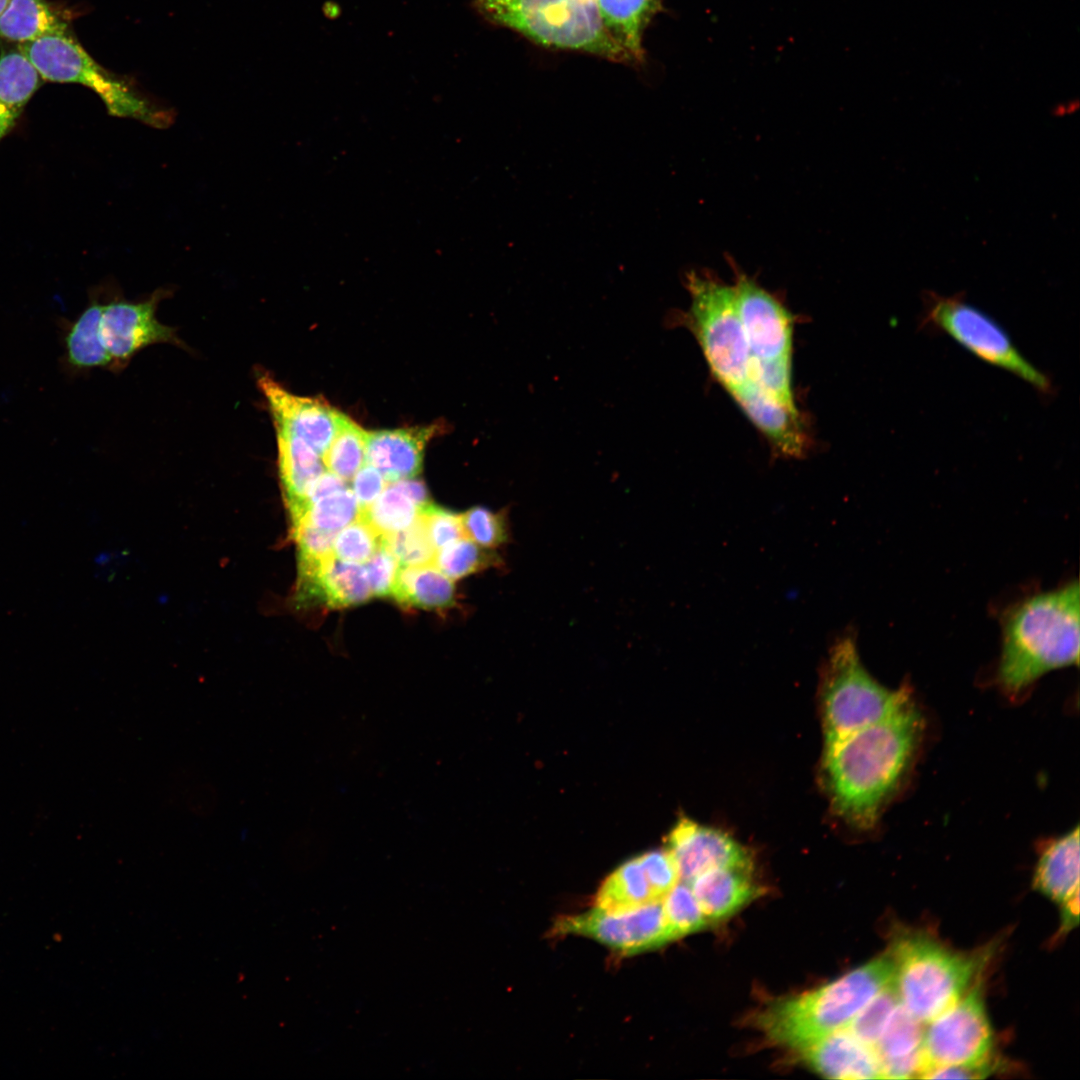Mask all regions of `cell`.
I'll return each mask as SVG.
<instances>
[{
	"mask_svg": "<svg viewBox=\"0 0 1080 1080\" xmlns=\"http://www.w3.org/2000/svg\"><path fill=\"white\" fill-rule=\"evenodd\" d=\"M291 532L297 546V565L320 563L333 556L336 532L309 524L291 527Z\"/></svg>",
	"mask_w": 1080,
	"mask_h": 1080,
	"instance_id": "cell-40",
	"label": "cell"
},
{
	"mask_svg": "<svg viewBox=\"0 0 1080 1080\" xmlns=\"http://www.w3.org/2000/svg\"><path fill=\"white\" fill-rule=\"evenodd\" d=\"M638 859L655 899L662 901L680 880L671 853L667 849L652 850L639 856Z\"/></svg>",
	"mask_w": 1080,
	"mask_h": 1080,
	"instance_id": "cell-39",
	"label": "cell"
},
{
	"mask_svg": "<svg viewBox=\"0 0 1080 1080\" xmlns=\"http://www.w3.org/2000/svg\"><path fill=\"white\" fill-rule=\"evenodd\" d=\"M380 536L362 517L336 533L333 556L344 561L366 563L381 545Z\"/></svg>",
	"mask_w": 1080,
	"mask_h": 1080,
	"instance_id": "cell-37",
	"label": "cell"
},
{
	"mask_svg": "<svg viewBox=\"0 0 1080 1080\" xmlns=\"http://www.w3.org/2000/svg\"><path fill=\"white\" fill-rule=\"evenodd\" d=\"M103 304L92 302L65 330L64 359L73 370L107 367L112 370V359L100 336V318Z\"/></svg>",
	"mask_w": 1080,
	"mask_h": 1080,
	"instance_id": "cell-27",
	"label": "cell"
},
{
	"mask_svg": "<svg viewBox=\"0 0 1080 1080\" xmlns=\"http://www.w3.org/2000/svg\"><path fill=\"white\" fill-rule=\"evenodd\" d=\"M70 31L68 17L46 0H8L0 14V38L17 44Z\"/></svg>",
	"mask_w": 1080,
	"mask_h": 1080,
	"instance_id": "cell-24",
	"label": "cell"
},
{
	"mask_svg": "<svg viewBox=\"0 0 1080 1080\" xmlns=\"http://www.w3.org/2000/svg\"><path fill=\"white\" fill-rule=\"evenodd\" d=\"M367 432L342 413L337 432L322 456L326 470L350 481L365 464Z\"/></svg>",
	"mask_w": 1080,
	"mask_h": 1080,
	"instance_id": "cell-30",
	"label": "cell"
},
{
	"mask_svg": "<svg viewBox=\"0 0 1080 1080\" xmlns=\"http://www.w3.org/2000/svg\"><path fill=\"white\" fill-rule=\"evenodd\" d=\"M400 564L383 544L366 562V573L372 596L391 597Z\"/></svg>",
	"mask_w": 1080,
	"mask_h": 1080,
	"instance_id": "cell-42",
	"label": "cell"
},
{
	"mask_svg": "<svg viewBox=\"0 0 1080 1080\" xmlns=\"http://www.w3.org/2000/svg\"><path fill=\"white\" fill-rule=\"evenodd\" d=\"M662 906L674 940L704 929L709 924L686 882H678L664 896Z\"/></svg>",
	"mask_w": 1080,
	"mask_h": 1080,
	"instance_id": "cell-34",
	"label": "cell"
},
{
	"mask_svg": "<svg viewBox=\"0 0 1080 1080\" xmlns=\"http://www.w3.org/2000/svg\"><path fill=\"white\" fill-rule=\"evenodd\" d=\"M923 730L911 699L886 718L824 750L822 776L833 813L873 828L907 771Z\"/></svg>",
	"mask_w": 1080,
	"mask_h": 1080,
	"instance_id": "cell-1",
	"label": "cell"
},
{
	"mask_svg": "<svg viewBox=\"0 0 1080 1080\" xmlns=\"http://www.w3.org/2000/svg\"><path fill=\"white\" fill-rule=\"evenodd\" d=\"M420 508L404 490L400 481L387 483L382 493L361 515L380 536H387L412 524Z\"/></svg>",
	"mask_w": 1080,
	"mask_h": 1080,
	"instance_id": "cell-29",
	"label": "cell"
},
{
	"mask_svg": "<svg viewBox=\"0 0 1080 1080\" xmlns=\"http://www.w3.org/2000/svg\"><path fill=\"white\" fill-rule=\"evenodd\" d=\"M732 397L779 453L803 455L807 437L797 408L781 403L751 379Z\"/></svg>",
	"mask_w": 1080,
	"mask_h": 1080,
	"instance_id": "cell-17",
	"label": "cell"
},
{
	"mask_svg": "<svg viewBox=\"0 0 1080 1080\" xmlns=\"http://www.w3.org/2000/svg\"><path fill=\"white\" fill-rule=\"evenodd\" d=\"M1033 888L1061 904L1079 893V827L1052 841L1041 853Z\"/></svg>",
	"mask_w": 1080,
	"mask_h": 1080,
	"instance_id": "cell-21",
	"label": "cell"
},
{
	"mask_svg": "<svg viewBox=\"0 0 1080 1080\" xmlns=\"http://www.w3.org/2000/svg\"><path fill=\"white\" fill-rule=\"evenodd\" d=\"M921 1023L899 1003L873 1046L879 1062L904 1058L920 1052L924 1035Z\"/></svg>",
	"mask_w": 1080,
	"mask_h": 1080,
	"instance_id": "cell-31",
	"label": "cell"
},
{
	"mask_svg": "<svg viewBox=\"0 0 1080 1080\" xmlns=\"http://www.w3.org/2000/svg\"><path fill=\"white\" fill-rule=\"evenodd\" d=\"M360 515L361 508L357 499L352 490L346 487L309 505L299 519L291 522V527L309 524L336 532L357 520Z\"/></svg>",
	"mask_w": 1080,
	"mask_h": 1080,
	"instance_id": "cell-33",
	"label": "cell"
},
{
	"mask_svg": "<svg viewBox=\"0 0 1080 1080\" xmlns=\"http://www.w3.org/2000/svg\"><path fill=\"white\" fill-rule=\"evenodd\" d=\"M7 2H8V0H0V14H1V13H2V11L4 10V8H5L6 4H7Z\"/></svg>",
	"mask_w": 1080,
	"mask_h": 1080,
	"instance_id": "cell-45",
	"label": "cell"
},
{
	"mask_svg": "<svg viewBox=\"0 0 1080 1080\" xmlns=\"http://www.w3.org/2000/svg\"><path fill=\"white\" fill-rule=\"evenodd\" d=\"M433 564L447 577L456 580L499 566L502 560L492 549L461 538L438 549Z\"/></svg>",
	"mask_w": 1080,
	"mask_h": 1080,
	"instance_id": "cell-32",
	"label": "cell"
},
{
	"mask_svg": "<svg viewBox=\"0 0 1080 1080\" xmlns=\"http://www.w3.org/2000/svg\"><path fill=\"white\" fill-rule=\"evenodd\" d=\"M430 540L436 550L461 538H466L460 514H456L431 502L420 512Z\"/></svg>",
	"mask_w": 1080,
	"mask_h": 1080,
	"instance_id": "cell-41",
	"label": "cell"
},
{
	"mask_svg": "<svg viewBox=\"0 0 1080 1080\" xmlns=\"http://www.w3.org/2000/svg\"><path fill=\"white\" fill-rule=\"evenodd\" d=\"M278 472L287 509L299 504L313 482L324 472L322 457L304 440L275 429Z\"/></svg>",
	"mask_w": 1080,
	"mask_h": 1080,
	"instance_id": "cell-23",
	"label": "cell"
},
{
	"mask_svg": "<svg viewBox=\"0 0 1080 1080\" xmlns=\"http://www.w3.org/2000/svg\"><path fill=\"white\" fill-rule=\"evenodd\" d=\"M18 46L44 81L77 83L90 88L112 116L132 118L155 128H166L174 121V112L146 96L133 79L97 63L71 31Z\"/></svg>",
	"mask_w": 1080,
	"mask_h": 1080,
	"instance_id": "cell-6",
	"label": "cell"
},
{
	"mask_svg": "<svg viewBox=\"0 0 1080 1080\" xmlns=\"http://www.w3.org/2000/svg\"><path fill=\"white\" fill-rule=\"evenodd\" d=\"M899 1003L898 995L891 983L873 997L846 1028L859 1040L873 1047Z\"/></svg>",
	"mask_w": 1080,
	"mask_h": 1080,
	"instance_id": "cell-36",
	"label": "cell"
},
{
	"mask_svg": "<svg viewBox=\"0 0 1080 1080\" xmlns=\"http://www.w3.org/2000/svg\"><path fill=\"white\" fill-rule=\"evenodd\" d=\"M689 324L718 382L733 396L750 380V354L734 286L687 275Z\"/></svg>",
	"mask_w": 1080,
	"mask_h": 1080,
	"instance_id": "cell-8",
	"label": "cell"
},
{
	"mask_svg": "<svg viewBox=\"0 0 1080 1080\" xmlns=\"http://www.w3.org/2000/svg\"><path fill=\"white\" fill-rule=\"evenodd\" d=\"M602 22L633 60L643 58L642 34L660 9L659 0H596Z\"/></svg>",
	"mask_w": 1080,
	"mask_h": 1080,
	"instance_id": "cell-26",
	"label": "cell"
},
{
	"mask_svg": "<svg viewBox=\"0 0 1080 1080\" xmlns=\"http://www.w3.org/2000/svg\"><path fill=\"white\" fill-rule=\"evenodd\" d=\"M43 79L18 44L0 52V141L13 129Z\"/></svg>",
	"mask_w": 1080,
	"mask_h": 1080,
	"instance_id": "cell-22",
	"label": "cell"
},
{
	"mask_svg": "<svg viewBox=\"0 0 1080 1080\" xmlns=\"http://www.w3.org/2000/svg\"><path fill=\"white\" fill-rule=\"evenodd\" d=\"M295 595L300 604L323 603L330 608L358 605L372 597L365 567L334 556L299 572Z\"/></svg>",
	"mask_w": 1080,
	"mask_h": 1080,
	"instance_id": "cell-16",
	"label": "cell"
},
{
	"mask_svg": "<svg viewBox=\"0 0 1080 1080\" xmlns=\"http://www.w3.org/2000/svg\"><path fill=\"white\" fill-rule=\"evenodd\" d=\"M556 935L574 934L593 938L623 953H635L673 941L662 901L619 912L593 909L560 918Z\"/></svg>",
	"mask_w": 1080,
	"mask_h": 1080,
	"instance_id": "cell-12",
	"label": "cell"
},
{
	"mask_svg": "<svg viewBox=\"0 0 1080 1080\" xmlns=\"http://www.w3.org/2000/svg\"><path fill=\"white\" fill-rule=\"evenodd\" d=\"M257 385L274 428L301 438L322 457L337 432L342 413L318 398L289 392L265 371L257 375Z\"/></svg>",
	"mask_w": 1080,
	"mask_h": 1080,
	"instance_id": "cell-15",
	"label": "cell"
},
{
	"mask_svg": "<svg viewBox=\"0 0 1080 1080\" xmlns=\"http://www.w3.org/2000/svg\"><path fill=\"white\" fill-rule=\"evenodd\" d=\"M667 843L682 882L718 868L753 869L748 848L726 831L688 817L679 818Z\"/></svg>",
	"mask_w": 1080,
	"mask_h": 1080,
	"instance_id": "cell-14",
	"label": "cell"
},
{
	"mask_svg": "<svg viewBox=\"0 0 1080 1080\" xmlns=\"http://www.w3.org/2000/svg\"><path fill=\"white\" fill-rule=\"evenodd\" d=\"M382 542L400 566L433 564L437 552L420 514L408 527L383 536Z\"/></svg>",
	"mask_w": 1080,
	"mask_h": 1080,
	"instance_id": "cell-35",
	"label": "cell"
},
{
	"mask_svg": "<svg viewBox=\"0 0 1080 1080\" xmlns=\"http://www.w3.org/2000/svg\"><path fill=\"white\" fill-rule=\"evenodd\" d=\"M890 950L814 990L775 1002L760 1017L768 1036L800 1050L846 1028L860 1010L894 977Z\"/></svg>",
	"mask_w": 1080,
	"mask_h": 1080,
	"instance_id": "cell-3",
	"label": "cell"
},
{
	"mask_svg": "<svg viewBox=\"0 0 1080 1080\" xmlns=\"http://www.w3.org/2000/svg\"><path fill=\"white\" fill-rule=\"evenodd\" d=\"M167 294L157 290L145 301L119 300L103 305L99 330L112 359V370L122 369L137 352L150 345L170 343L186 347L174 328L156 318L157 306Z\"/></svg>",
	"mask_w": 1080,
	"mask_h": 1080,
	"instance_id": "cell-13",
	"label": "cell"
},
{
	"mask_svg": "<svg viewBox=\"0 0 1080 1080\" xmlns=\"http://www.w3.org/2000/svg\"><path fill=\"white\" fill-rule=\"evenodd\" d=\"M889 950L900 1004L922 1023L959 1000L981 968L982 959L954 952L920 933L897 937Z\"/></svg>",
	"mask_w": 1080,
	"mask_h": 1080,
	"instance_id": "cell-7",
	"label": "cell"
},
{
	"mask_svg": "<svg viewBox=\"0 0 1080 1080\" xmlns=\"http://www.w3.org/2000/svg\"><path fill=\"white\" fill-rule=\"evenodd\" d=\"M472 6L490 23L542 46L634 61L604 26L596 0H473Z\"/></svg>",
	"mask_w": 1080,
	"mask_h": 1080,
	"instance_id": "cell-4",
	"label": "cell"
},
{
	"mask_svg": "<svg viewBox=\"0 0 1080 1080\" xmlns=\"http://www.w3.org/2000/svg\"><path fill=\"white\" fill-rule=\"evenodd\" d=\"M738 311L750 354V379L781 403L795 408L791 388L793 319L782 303L736 271Z\"/></svg>",
	"mask_w": 1080,
	"mask_h": 1080,
	"instance_id": "cell-10",
	"label": "cell"
},
{
	"mask_svg": "<svg viewBox=\"0 0 1080 1080\" xmlns=\"http://www.w3.org/2000/svg\"><path fill=\"white\" fill-rule=\"evenodd\" d=\"M688 884L709 923L727 919L759 895L747 868L710 870Z\"/></svg>",
	"mask_w": 1080,
	"mask_h": 1080,
	"instance_id": "cell-20",
	"label": "cell"
},
{
	"mask_svg": "<svg viewBox=\"0 0 1080 1080\" xmlns=\"http://www.w3.org/2000/svg\"><path fill=\"white\" fill-rule=\"evenodd\" d=\"M391 597L405 607L444 610L455 605V587L434 564L400 566Z\"/></svg>",
	"mask_w": 1080,
	"mask_h": 1080,
	"instance_id": "cell-25",
	"label": "cell"
},
{
	"mask_svg": "<svg viewBox=\"0 0 1080 1080\" xmlns=\"http://www.w3.org/2000/svg\"><path fill=\"white\" fill-rule=\"evenodd\" d=\"M351 480V490L354 493L361 510L370 506L382 493L388 483L377 469L366 463L357 471Z\"/></svg>",
	"mask_w": 1080,
	"mask_h": 1080,
	"instance_id": "cell-43",
	"label": "cell"
},
{
	"mask_svg": "<svg viewBox=\"0 0 1080 1080\" xmlns=\"http://www.w3.org/2000/svg\"><path fill=\"white\" fill-rule=\"evenodd\" d=\"M652 902L658 901L636 857L620 865L605 879L596 895L595 908L619 912Z\"/></svg>",
	"mask_w": 1080,
	"mask_h": 1080,
	"instance_id": "cell-28",
	"label": "cell"
},
{
	"mask_svg": "<svg viewBox=\"0 0 1080 1080\" xmlns=\"http://www.w3.org/2000/svg\"><path fill=\"white\" fill-rule=\"evenodd\" d=\"M1060 934H1065L1078 924L1079 918V893L1074 894L1068 900L1061 903Z\"/></svg>",
	"mask_w": 1080,
	"mask_h": 1080,
	"instance_id": "cell-44",
	"label": "cell"
},
{
	"mask_svg": "<svg viewBox=\"0 0 1080 1080\" xmlns=\"http://www.w3.org/2000/svg\"><path fill=\"white\" fill-rule=\"evenodd\" d=\"M1079 595L1075 580L1006 610L997 671L1004 690L1020 693L1045 673L1079 663Z\"/></svg>",
	"mask_w": 1080,
	"mask_h": 1080,
	"instance_id": "cell-2",
	"label": "cell"
},
{
	"mask_svg": "<svg viewBox=\"0 0 1080 1080\" xmlns=\"http://www.w3.org/2000/svg\"><path fill=\"white\" fill-rule=\"evenodd\" d=\"M460 518L465 537L482 547L493 549L509 540L508 520L503 511L475 506L460 514Z\"/></svg>",
	"mask_w": 1080,
	"mask_h": 1080,
	"instance_id": "cell-38",
	"label": "cell"
},
{
	"mask_svg": "<svg viewBox=\"0 0 1080 1080\" xmlns=\"http://www.w3.org/2000/svg\"><path fill=\"white\" fill-rule=\"evenodd\" d=\"M928 1023L922 1042L923 1071L936 1066L991 1065L992 1031L979 982Z\"/></svg>",
	"mask_w": 1080,
	"mask_h": 1080,
	"instance_id": "cell-11",
	"label": "cell"
},
{
	"mask_svg": "<svg viewBox=\"0 0 1080 1080\" xmlns=\"http://www.w3.org/2000/svg\"><path fill=\"white\" fill-rule=\"evenodd\" d=\"M799 1051L813 1069L828 1078H882L874 1047L859 1040L847 1028L834 1031Z\"/></svg>",
	"mask_w": 1080,
	"mask_h": 1080,
	"instance_id": "cell-19",
	"label": "cell"
},
{
	"mask_svg": "<svg viewBox=\"0 0 1080 1080\" xmlns=\"http://www.w3.org/2000/svg\"><path fill=\"white\" fill-rule=\"evenodd\" d=\"M910 699L907 688L889 689L870 675L852 634L840 636L829 648L820 671L824 750L881 721Z\"/></svg>",
	"mask_w": 1080,
	"mask_h": 1080,
	"instance_id": "cell-5",
	"label": "cell"
},
{
	"mask_svg": "<svg viewBox=\"0 0 1080 1080\" xmlns=\"http://www.w3.org/2000/svg\"><path fill=\"white\" fill-rule=\"evenodd\" d=\"M439 430L429 425L367 432L365 463L388 483L412 479L422 470L424 449Z\"/></svg>",
	"mask_w": 1080,
	"mask_h": 1080,
	"instance_id": "cell-18",
	"label": "cell"
},
{
	"mask_svg": "<svg viewBox=\"0 0 1080 1080\" xmlns=\"http://www.w3.org/2000/svg\"><path fill=\"white\" fill-rule=\"evenodd\" d=\"M919 328L949 336L978 359L1017 376L1044 397L1055 393L1050 376L1022 355L1007 331L960 295L928 292Z\"/></svg>",
	"mask_w": 1080,
	"mask_h": 1080,
	"instance_id": "cell-9",
	"label": "cell"
}]
</instances>
